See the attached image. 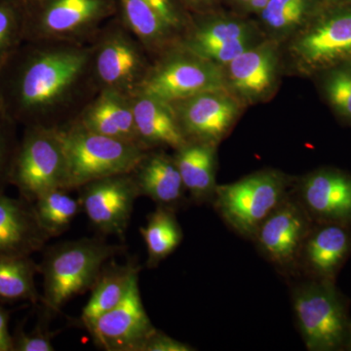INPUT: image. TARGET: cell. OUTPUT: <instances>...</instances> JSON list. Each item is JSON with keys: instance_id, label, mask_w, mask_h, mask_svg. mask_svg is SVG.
Here are the masks:
<instances>
[{"instance_id": "cell-10", "label": "cell", "mask_w": 351, "mask_h": 351, "mask_svg": "<svg viewBox=\"0 0 351 351\" xmlns=\"http://www.w3.org/2000/svg\"><path fill=\"white\" fill-rule=\"evenodd\" d=\"M82 211L101 235H115L123 240L140 197L132 173L110 176L88 182L77 189Z\"/></svg>"}, {"instance_id": "cell-25", "label": "cell", "mask_w": 351, "mask_h": 351, "mask_svg": "<svg viewBox=\"0 0 351 351\" xmlns=\"http://www.w3.org/2000/svg\"><path fill=\"white\" fill-rule=\"evenodd\" d=\"M175 210L157 206L147 216V225L140 228L147 247V267L156 269L159 263L169 257L184 239L182 226Z\"/></svg>"}, {"instance_id": "cell-32", "label": "cell", "mask_w": 351, "mask_h": 351, "mask_svg": "<svg viewBox=\"0 0 351 351\" xmlns=\"http://www.w3.org/2000/svg\"><path fill=\"white\" fill-rule=\"evenodd\" d=\"M54 332L38 325L32 332H25L23 326L12 334L13 351H54L52 343Z\"/></svg>"}, {"instance_id": "cell-3", "label": "cell", "mask_w": 351, "mask_h": 351, "mask_svg": "<svg viewBox=\"0 0 351 351\" xmlns=\"http://www.w3.org/2000/svg\"><path fill=\"white\" fill-rule=\"evenodd\" d=\"M295 181L281 171H257L218 184L212 206L233 232L251 241L263 221L292 193Z\"/></svg>"}, {"instance_id": "cell-37", "label": "cell", "mask_w": 351, "mask_h": 351, "mask_svg": "<svg viewBox=\"0 0 351 351\" xmlns=\"http://www.w3.org/2000/svg\"><path fill=\"white\" fill-rule=\"evenodd\" d=\"M346 348H348V350H351V331H350V341H348V346H346Z\"/></svg>"}, {"instance_id": "cell-11", "label": "cell", "mask_w": 351, "mask_h": 351, "mask_svg": "<svg viewBox=\"0 0 351 351\" xmlns=\"http://www.w3.org/2000/svg\"><path fill=\"white\" fill-rule=\"evenodd\" d=\"M280 57L279 41L263 39L223 66L226 87L244 106L269 100L278 86Z\"/></svg>"}, {"instance_id": "cell-35", "label": "cell", "mask_w": 351, "mask_h": 351, "mask_svg": "<svg viewBox=\"0 0 351 351\" xmlns=\"http://www.w3.org/2000/svg\"><path fill=\"white\" fill-rule=\"evenodd\" d=\"M189 1H191V3L193 4H202L204 3V2H206L207 0H189Z\"/></svg>"}, {"instance_id": "cell-24", "label": "cell", "mask_w": 351, "mask_h": 351, "mask_svg": "<svg viewBox=\"0 0 351 351\" xmlns=\"http://www.w3.org/2000/svg\"><path fill=\"white\" fill-rule=\"evenodd\" d=\"M100 0H53L39 16L25 38L76 34L96 18Z\"/></svg>"}, {"instance_id": "cell-1", "label": "cell", "mask_w": 351, "mask_h": 351, "mask_svg": "<svg viewBox=\"0 0 351 351\" xmlns=\"http://www.w3.org/2000/svg\"><path fill=\"white\" fill-rule=\"evenodd\" d=\"M89 53L76 48H18L0 69L4 112L16 123L45 126L50 110L69 96L85 73Z\"/></svg>"}, {"instance_id": "cell-36", "label": "cell", "mask_w": 351, "mask_h": 351, "mask_svg": "<svg viewBox=\"0 0 351 351\" xmlns=\"http://www.w3.org/2000/svg\"><path fill=\"white\" fill-rule=\"evenodd\" d=\"M237 2H239V3L244 4V5H246L247 3H248L249 0H237Z\"/></svg>"}, {"instance_id": "cell-26", "label": "cell", "mask_w": 351, "mask_h": 351, "mask_svg": "<svg viewBox=\"0 0 351 351\" xmlns=\"http://www.w3.org/2000/svg\"><path fill=\"white\" fill-rule=\"evenodd\" d=\"M38 274L40 265L32 256L0 257V302H41L34 281Z\"/></svg>"}, {"instance_id": "cell-9", "label": "cell", "mask_w": 351, "mask_h": 351, "mask_svg": "<svg viewBox=\"0 0 351 351\" xmlns=\"http://www.w3.org/2000/svg\"><path fill=\"white\" fill-rule=\"evenodd\" d=\"M171 106L188 142L217 147L228 137L244 108L228 89L203 92Z\"/></svg>"}, {"instance_id": "cell-7", "label": "cell", "mask_w": 351, "mask_h": 351, "mask_svg": "<svg viewBox=\"0 0 351 351\" xmlns=\"http://www.w3.org/2000/svg\"><path fill=\"white\" fill-rule=\"evenodd\" d=\"M228 89L223 69L182 48L147 73L138 92L167 104L213 90Z\"/></svg>"}, {"instance_id": "cell-33", "label": "cell", "mask_w": 351, "mask_h": 351, "mask_svg": "<svg viewBox=\"0 0 351 351\" xmlns=\"http://www.w3.org/2000/svg\"><path fill=\"white\" fill-rule=\"evenodd\" d=\"M195 348L156 330L143 346L142 351H193Z\"/></svg>"}, {"instance_id": "cell-28", "label": "cell", "mask_w": 351, "mask_h": 351, "mask_svg": "<svg viewBox=\"0 0 351 351\" xmlns=\"http://www.w3.org/2000/svg\"><path fill=\"white\" fill-rule=\"evenodd\" d=\"M122 5L127 24L147 46L162 45L175 34L149 0H122Z\"/></svg>"}, {"instance_id": "cell-8", "label": "cell", "mask_w": 351, "mask_h": 351, "mask_svg": "<svg viewBox=\"0 0 351 351\" xmlns=\"http://www.w3.org/2000/svg\"><path fill=\"white\" fill-rule=\"evenodd\" d=\"M313 226L292 191L263 221L251 241L281 276L298 278L300 256Z\"/></svg>"}, {"instance_id": "cell-6", "label": "cell", "mask_w": 351, "mask_h": 351, "mask_svg": "<svg viewBox=\"0 0 351 351\" xmlns=\"http://www.w3.org/2000/svg\"><path fill=\"white\" fill-rule=\"evenodd\" d=\"M66 157L58 128L27 127L10 175V184L20 197L34 203L48 191L66 189Z\"/></svg>"}, {"instance_id": "cell-13", "label": "cell", "mask_w": 351, "mask_h": 351, "mask_svg": "<svg viewBox=\"0 0 351 351\" xmlns=\"http://www.w3.org/2000/svg\"><path fill=\"white\" fill-rule=\"evenodd\" d=\"M289 51L295 66L304 71L351 59V11L302 27L293 34Z\"/></svg>"}, {"instance_id": "cell-27", "label": "cell", "mask_w": 351, "mask_h": 351, "mask_svg": "<svg viewBox=\"0 0 351 351\" xmlns=\"http://www.w3.org/2000/svg\"><path fill=\"white\" fill-rule=\"evenodd\" d=\"M32 204L39 225L50 239L66 232L75 217L82 211L80 199L69 195V191L63 189L44 193Z\"/></svg>"}, {"instance_id": "cell-34", "label": "cell", "mask_w": 351, "mask_h": 351, "mask_svg": "<svg viewBox=\"0 0 351 351\" xmlns=\"http://www.w3.org/2000/svg\"><path fill=\"white\" fill-rule=\"evenodd\" d=\"M9 311L0 304V351H13L12 334L9 331Z\"/></svg>"}, {"instance_id": "cell-15", "label": "cell", "mask_w": 351, "mask_h": 351, "mask_svg": "<svg viewBox=\"0 0 351 351\" xmlns=\"http://www.w3.org/2000/svg\"><path fill=\"white\" fill-rule=\"evenodd\" d=\"M293 193L313 223L351 226V175L323 168L295 178Z\"/></svg>"}, {"instance_id": "cell-29", "label": "cell", "mask_w": 351, "mask_h": 351, "mask_svg": "<svg viewBox=\"0 0 351 351\" xmlns=\"http://www.w3.org/2000/svg\"><path fill=\"white\" fill-rule=\"evenodd\" d=\"M25 39L24 19L12 4L0 1V69Z\"/></svg>"}, {"instance_id": "cell-31", "label": "cell", "mask_w": 351, "mask_h": 351, "mask_svg": "<svg viewBox=\"0 0 351 351\" xmlns=\"http://www.w3.org/2000/svg\"><path fill=\"white\" fill-rule=\"evenodd\" d=\"M16 122L0 108V193L10 184L11 170L19 141L16 136Z\"/></svg>"}, {"instance_id": "cell-2", "label": "cell", "mask_w": 351, "mask_h": 351, "mask_svg": "<svg viewBox=\"0 0 351 351\" xmlns=\"http://www.w3.org/2000/svg\"><path fill=\"white\" fill-rule=\"evenodd\" d=\"M123 251L101 237L59 242L46 249L39 265L46 311L60 313L66 302L91 290L104 267Z\"/></svg>"}, {"instance_id": "cell-38", "label": "cell", "mask_w": 351, "mask_h": 351, "mask_svg": "<svg viewBox=\"0 0 351 351\" xmlns=\"http://www.w3.org/2000/svg\"><path fill=\"white\" fill-rule=\"evenodd\" d=\"M0 108H2V104H1V92H0Z\"/></svg>"}, {"instance_id": "cell-18", "label": "cell", "mask_w": 351, "mask_h": 351, "mask_svg": "<svg viewBox=\"0 0 351 351\" xmlns=\"http://www.w3.org/2000/svg\"><path fill=\"white\" fill-rule=\"evenodd\" d=\"M132 175L140 196H147L157 206L177 211L189 199L174 156L149 151Z\"/></svg>"}, {"instance_id": "cell-20", "label": "cell", "mask_w": 351, "mask_h": 351, "mask_svg": "<svg viewBox=\"0 0 351 351\" xmlns=\"http://www.w3.org/2000/svg\"><path fill=\"white\" fill-rule=\"evenodd\" d=\"M131 103L136 130L145 149L167 147L176 151L188 143L170 104L142 92Z\"/></svg>"}, {"instance_id": "cell-14", "label": "cell", "mask_w": 351, "mask_h": 351, "mask_svg": "<svg viewBox=\"0 0 351 351\" xmlns=\"http://www.w3.org/2000/svg\"><path fill=\"white\" fill-rule=\"evenodd\" d=\"M265 38L267 34L250 21L212 16L195 27L184 47L223 68Z\"/></svg>"}, {"instance_id": "cell-4", "label": "cell", "mask_w": 351, "mask_h": 351, "mask_svg": "<svg viewBox=\"0 0 351 351\" xmlns=\"http://www.w3.org/2000/svg\"><path fill=\"white\" fill-rule=\"evenodd\" d=\"M66 157V191L110 176L133 172L151 149L88 130L78 122L58 129Z\"/></svg>"}, {"instance_id": "cell-30", "label": "cell", "mask_w": 351, "mask_h": 351, "mask_svg": "<svg viewBox=\"0 0 351 351\" xmlns=\"http://www.w3.org/2000/svg\"><path fill=\"white\" fill-rule=\"evenodd\" d=\"M330 105L339 115L351 120V66L330 71L324 84Z\"/></svg>"}, {"instance_id": "cell-12", "label": "cell", "mask_w": 351, "mask_h": 351, "mask_svg": "<svg viewBox=\"0 0 351 351\" xmlns=\"http://www.w3.org/2000/svg\"><path fill=\"white\" fill-rule=\"evenodd\" d=\"M97 348L106 351H142L156 328L145 311L138 277L125 298L85 327Z\"/></svg>"}, {"instance_id": "cell-23", "label": "cell", "mask_w": 351, "mask_h": 351, "mask_svg": "<svg viewBox=\"0 0 351 351\" xmlns=\"http://www.w3.org/2000/svg\"><path fill=\"white\" fill-rule=\"evenodd\" d=\"M140 267L135 263L126 265L112 263L105 265L91 289V295L83 307L80 321L83 327L94 322L104 313L117 306L130 290L132 283L138 277Z\"/></svg>"}, {"instance_id": "cell-16", "label": "cell", "mask_w": 351, "mask_h": 351, "mask_svg": "<svg viewBox=\"0 0 351 351\" xmlns=\"http://www.w3.org/2000/svg\"><path fill=\"white\" fill-rule=\"evenodd\" d=\"M351 255V226L313 223L300 256L298 277L336 281Z\"/></svg>"}, {"instance_id": "cell-5", "label": "cell", "mask_w": 351, "mask_h": 351, "mask_svg": "<svg viewBox=\"0 0 351 351\" xmlns=\"http://www.w3.org/2000/svg\"><path fill=\"white\" fill-rule=\"evenodd\" d=\"M295 325L307 350H345L351 321L348 304L336 281L304 278L291 291Z\"/></svg>"}, {"instance_id": "cell-22", "label": "cell", "mask_w": 351, "mask_h": 351, "mask_svg": "<svg viewBox=\"0 0 351 351\" xmlns=\"http://www.w3.org/2000/svg\"><path fill=\"white\" fill-rule=\"evenodd\" d=\"M80 123L95 133L143 145L136 130L132 103L125 95L106 90Z\"/></svg>"}, {"instance_id": "cell-17", "label": "cell", "mask_w": 351, "mask_h": 351, "mask_svg": "<svg viewBox=\"0 0 351 351\" xmlns=\"http://www.w3.org/2000/svg\"><path fill=\"white\" fill-rule=\"evenodd\" d=\"M49 239L32 203L0 193V257L32 256L43 250Z\"/></svg>"}, {"instance_id": "cell-21", "label": "cell", "mask_w": 351, "mask_h": 351, "mask_svg": "<svg viewBox=\"0 0 351 351\" xmlns=\"http://www.w3.org/2000/svg\"><path fill=\"white\" fill-rule=\"evenodd\" d=\"M218 147L191 142L176 149L175 162L181 174L189 199L195 204H211L216 195Z\"/></svg>"}, {"instance_id": "cell-19", "label": "cell", "mask_w": 351, "mask_h": 351, "mask_svg": "<svg viewBox=\"0 0 351 351\" xmlns=\"http://www.w3.org/2000/svg\"><path fill=\"white\" fill-rule=\"evenodd\" d=\"M144 68V60L135 44L120 34L107 39L97 54L99 80L107 90L117 93L125 95L140 87L147 75Z\"/></svg>"}]
</instances>
